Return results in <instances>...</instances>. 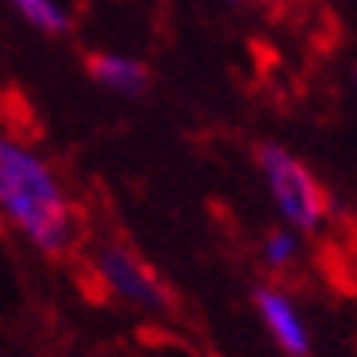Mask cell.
Returning <instances> with one entry per match:
<instances>
[{"label": "cell", "mask_w": 357, "mask_h": 357, "mask_svg": "<svg viewBox=\"0 0 357 357\" xmlns=\"http://www.w3.org/2000/svg\"><path fill=\"white\" fill-rule=\"evenodd\" d=\"M11 4L19 8L37 29H44V33H62V29L70 26V19L62 15V8H55L52 0H11Z\"/></svg>", "instance_id": "8992f818"}, {"label": "cell", "mask_w": 357, "mask_h": 357, "mask_svg": "<svg viewBox=\"0 0 357 357\" xmlns=\"http://www.w3.org/2000/svg\"><path fill=\"white\" fill-rule=\"evenodd\" d=\"M0 204L40 252L62 255L73 245V215L59 190V178L22 142H0Z\"/></svg>", "instance_id": "6da1fadb"}, {"label": "cell", "mask_w": 357, "mask_h": 357, "mask_svg": "<svg viewBox=\"0 0 357 357\" xmlns=\"http://www.w3.org/2000/svg\"><path fill=\"white\" fill-rule=\"evenodd\" d=\"M259 168L270 186V197L278 201L281 215L296 226V230H317L324 212H328V197L317 186L314 172L296 160L284 146H259Z\"/></svg>", "instance_id": "7a4b0ae2"}, {"label": "cell", "mask_w": 357, "mask_h": 357, "mask_svg": "<svg viewBox=\"0 0 357 357\" xmlns=\"http://www.w3.org/2000/svg\"><path fill=\"white\" fill-rule=\"evenodd\" d=\"M263 255H266V263H270L273 270H281V266H288L291 259L299 255V241L291 237V234H284V230H278V234H270V237H266Z\"/></svg>", "instance_id": "52a82bcc"}, {"label": "cell", "mask_w": 357, "mask_h": 357, "mask_svg": "<svg viewBox=\"0 0 357 357\" xmlns=\"http://www.w3.org/2000/svg\"><path fill=\"white\" fill-rule=\"evenodd\" d=\"M255 306L263 314L270 335L278 339V347L288 354V357H306L310 354V332H306L303 317L296 314V306L288 303L284 291L278 288H259L255 291Z\"/></svg>", "instance_id": "277c9868"}, {"label": "cell", "mask_w": 357, "mask_h": 357, "mask_svg": "<svg viewBox=\"0 0 357 357\" xmlns=\"http://www.w3.org/2000/svg\"><path fill=\"white\" fill-rule=\"evenodd\" d=\"M88 70L99 84L121 91V95H139L146 84H150V73H146L142 62L124 59V55H91Z\"/></svg>", "instance_id": "5b68a950"}, {"label": "cell", "mask_w": 357, "mask_h": 357, "mask_svg": "<svg viewBox=\"0 0 357 357\" xmlns=\"http://www.w3.org/2000/svg\"><path fill=\"white\" fill-rule=\"evenodd\" d=\"M95 270L109 291H117L121 299L146 306V310H165L168 306V291L160 284L150 266L142 263L135 252H128L121 245H102L99 255H95Z\"/></svg>", "instance_id": "3957f363"}]
</instances>
